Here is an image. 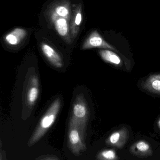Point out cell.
I'll return each mask as SVG.
<instances>
[{"label": "cell", "instance_id": "obj_15", "mask_svg": "<svg viewBox=\"0 0 160 160\" xmlns=\"http://www.w3.org/2000/svg\"><path fill=\"white\" fill-rule=\"evenodd\" d=\"M158 126L159 128L160 129V118L158 122Z\"/></svg>", "mask_w": 160, "mask_h": 160}, {"label": "cell", "instance_id": "obj_12", "mask_svg": "<svg viewBox=\"0 0 160 160\" xmlns=\"http://www.w3.org/2000/svg\"><path fill=\"white\" fill-rule=\"evenodd\" d=\"M102 60L107 62L116 66L121 65L122 60L116 53L110 50L102 49L99 52Z\"/></svg>", "mask_w": 160, "mask_h": 160}, {"label": "cell", "instance_id": "obj_1", "mask_svg": "<svg viewBox=\"0 0 160 160\" xmlns=\"http://www.w3.org/2000/svg\"><path fill=\"white\" fill-rule=\"evenodd\" d=\"M61 105V100L59 98L56 99L53 102L47 112L42 117L38 126L29 139L28 147L33 146L37 143L53 126L56 120Z\"/></svg>", "mask_w": 160, "mask_h": 160}, {"label": "cell", "instance_id": "obj_8", "mask_svg": "<svg viewBox=\"0 0 160 160\" xmlns=\"http://www.w3.org/2000/svg\"><path fill=\"white\" fill-rule=\"evenodd\" d=\"M41 49L44 56L52 65L57 68L63 67V61L61 56L51 46L47 43H42Z\"/></svg>", "mask_w": 160, "mask_h": 160}, {"label": "cell", "instance_id": "obj_10", "mask_svg": "<svg viewBox=\"0 0 160 160\" xmlns=\"http://www.w3.org/2000/svg\"><path fill=\"white\" fill-rule=\"evenodd\" d=\"M30 84L26 94V102L29 107H32L37 100L39 93L37 77L36 76L33 77L30 81Z\"/></svg>", "mask_w": 160, "mask_h": 160}, {"label": "cell", "instance_id": "obj_2", "mask_svg": "<svg viewBox=\"0 0 160 160\" xmlns=\"http://www.w3.org/2000/svg\"><path fill=\"white\" fill-rule=\"evenodd\" d=\"M80 126L70 120L68 133V146L70 150L74 155L80 156L86 150L85 143V132Z\"/></svg>", "mask_w": 160, "mask_h": 160}, {"label": "cell", "instance_id": "obj_9", "mask_svg": "<svg viewBox=\"0 0 160 160\" xmlns=\"http://www.w3.org/2000/svg\"><path fill=\"white\" fill-rule=\"evenodd\" d=\"M27 34V31L25 29L20 28H16L6 35L4 40L10 46H17L24 39Z\"/></svg>", "mask_w": 160, "mask_h": 160}, {"label": "cell", "instance_id": "obj_13", "mask_svg": "<svg viewBox=\"0 0 160 160\" xmlns=\"http://www.w3.org/2000/svg\"><path fill=\"white\" fill-rule=\"evenodd\" d=\"M119 158L114 150L104 149L98 153L97 160H118Z\"/></svg>", "mask_w": 160, "mask_h": 160}, {"label": "cell", "instance_id": "obj_4", "mask_svg": "<svg viewBox=\"0 0 160 160\" xmlns=\"http://www.w3.org/2000/svg\"><path fill=\"white\" fill-rule=\"evenodd\" d=\"M94 48H101L116 51V49L109 43H107L103 38L96 31H93L87 38L82 49L83 50L89 49Z\"/></svg>", "mask_w": 160, "mask_h": 160}, {"label": "cell", "instance_id": "obj_11", "mask_svg": "<svg viewBox=\"0 0 160 160\" xmlns=\"http://www.w3.org/2000/svg\"><path fill=\"white\" fill-rule=\"evenodd\" d=\"M143 86L144 88L150 92L160 94V74L150 76Z\"/></svg>", "mask_w": 160, "mask_h": 160}, {"label": "cell", "instance_id": "obj_7", "mask_svg": "<svg viewBox=\"0 0 160 160\" xmlns=\"http://www.w3.org/2000/svg\"><path fill=\"white\" fill-rule=\"evenodd\" d=\"M131 154L140 158H146L153 155V150L150 145L145 141H138L131 147Z\"/></svg>", "mask_w": 160, "mask_h": 160}, {"label": "cell", "instance_id": "obj_14", "mask_svg": "<svg viewBox=\"0 0 160 160\" xmlns=\"http://www.w3.org/2000/svg\"><path fill=\"white\" fill-rule=\"evenodd\" d=\"M38 160H59L56 157L52 156H46L42 158H39Z\"/></svg>", "mask_w": 160, "mask_h": 160}, {"label": "cell", "instance_id": "obj_3", "mask_svg": "<svg viewBox=\"0 0 160 160\" xmlns=\"http://www.w3.org/2000/svg\"><path fill=\"white\" fill-rule=\"evenodd\" d=\"M88 114V107L84 96L79 95L74 102L72 116L70 120L77 123L84 129L85 130Z\"/></svg>", "mask_w": 160, "mask_h": 160}, {"label": "cell", "instance_id": "obj_6", "mask_svg": "<svg viewBox=\"0 0 160 160\" xmlns=\"http://www.w3.org/2000/svg\"><path fill=\"white\" fill-rule=\"evenodd\" d=\"M70 20V35L71 37L74 39L79 33L82 22V7L81 4L73 5Z\"/></svg>", "mask_w": 160, "mask_h": 160}, {"label": "cell", "instance_id": "obj_5", "mask_svg": "<svg viewBox=\"0 0 160 160\" xmlns=\"http://www.w3.org/2000/svg\"><path fill=\"white\" fill-rule=\"evenodd\" d=\"M129 137V132L127 128H121L111 133L106 140V144L115 148L121 149L126 144Z\"/></svg>", "mask_w": 160, "mask_h": 160}]
</instances>
